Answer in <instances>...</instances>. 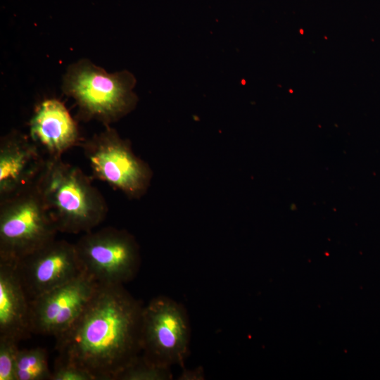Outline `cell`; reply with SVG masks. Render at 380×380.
Returning a JSON list of instances; mask_svg holds the SVG:
<instances>
[{"label": "cell", "instance_id": "e0dca14e", "mask_svg": "<svg viewBox=\"0 0 380 380\" xmlns=\"http://www.w3.org/2000/svg\"><path fill=\"white\" fill-rule=\"evenodd\" d=\"M178 379L180 380H201L204 379V372L202 367L194 369H183Z\"/></svg>", "mask_w": 380, "mask_h": 380}, {"label": "cell", "instance_id": "4fadbf2b", "mask_svg": "<svg viewBox=\"0 0 380 380\" xmlns=\"http://www.w3.org/2000/svg\"><path fill=\"white\" fill-rule=\"evenodd\" d=\"M47 351L40 347L19 349L15 368V380H51Z\"/></svg>", "mask_w": 380, "mask_h": 380}, {"label": "cell", "instance_id": "30bf717a", "mask_svg": "<svg viewBox=\"0 0 380 380\" xmlns=\"http://www.w3.org/2000/svg\"><path fill=\"white\" fill-rule=\"evenodd\" d=\"M47 158L27 135L13 130L0 141V202L37 186Z\"/></svg>", "mask_w": 380, "mask_h": 380}, {"label": "cell", "instance_id": "6da1fadb", "mask_svg": "<svg viewBox=\"0 0 380 380\" xmlns=\"http://www.w3.org/2000/svg\"><path fill=\"white\" fill-rule=\"evenodd\" d=\"M143 307L123 285L99 284L73 324L56 338V359L94 380H115L141 353Z\"/></svg>", "mask_w": 380, "mask_h": 380}, {"label": "cell", "instance_id": "52a82bcc", "mask_svg": "<svg viewBox=\"0 0 380 380\" xmlns=\"http://www.w3.org/2000/svg\"><path fill=\"white\" fill-rule=\"evenodd\" d=\"M75 246L84 271L99 284L124 285L139 271V246L125 230L110 227L91 230Z\"/></svg>", "mask_w": 380, "mask_h": 380}, {"label": "cell", "instance_id": "9c48e42d", "mask_svg": "<svg viewBox=\"0 0 380 380\" xmlns=\"http://www.w3.org/2000/svg\"><path fill=\"white\" fill-rule=\"evenodd\" d=\"M13 264L30 300L84 272L75 243L56 239Z\"/></svg>", "mask_w": 380, "mask_h": 380}, {"label": "cell", "instance_id": "5b68a950", "mask_svg": "<svg viewBox=\"0 0 380 380\" xmlns=\"http://www.w3.org/2000/svg\"><path fill=\"white\" fill-rule=\"evenodd\" d=\"M93 176L130 198L148 189L150 167L132 151L130 144L110 126L82 144Z\"/></svg>", "mask_w": 380, "mask_h": 380}, {"label": "cell", "instance_id": "5bb4252c", "mask_svg": "<svg viewBox=\"0 0 380 380\" xmlns=\"http://www.w3.org/2000/svg\"><path fill=\"white\" fill-rule=\"evenodd\" d=\"M170 367L156 365L138 356L117 376L115 380H170Z\"/></svg>", "mask_w": 380, "mask_h": 380}, {"label": "cell", "instance_id": "277c9868", "mask_svg": "<svg viewBox=\"0 0 380 380\" xmlns=\"http://www.w3.org/2000/svg\"><path fill=\"white\" fill-rule=\"evenodd\" d=\"M58 232L37 186L0 202V261L15 263Z\"/></svg>", "mask_w": 380, "mask_h": 380}, {"label": "cell", "instance_id": "2e32d148", "mask_svg": "<svg viewBox=\"0 0 380 380\" xmlns=\"http://www.w3.org/2000/svg\"><path fill=\"white\" fill-rule=\"evenodd\" d=\"M51 380H94L85 370L56 359Z\"/></svg>", "mask_w": 380, "mask_h": 380}, {"label": "cell", "instance_id": "8992f818", "mask_svg": "<svg viewBox=\"0 0 380 380\" xmlns=\"http://www.w3.org/2000/svg\"><path fill=\"white\" fill-rule=\"evenodd\" d=\"M190 338L189 319L182 305L159 296L143 307L141 345L146 360L161 366L183 367Z\"/></svg>", "mask_w": 380, "mask_h": 380}, {"label": "cell", "instance_id": "8fae6325", "mask_svg": "<svg viewBox=\"0 0 380 380\" xmlns=\"http://www.w3.org/2000/svg\"><path fill=\"white\" fill-rule=\"evenodd\" d=\"M30 138L47 158H61L80 141L76 121L56 99L37 106L30 121Z\"/></svg>", "mask_w": 380, "mask_h": 380}, {"label": "cell", "instance_id": "7a4b0ae2", "mask_svg": "<svg viewBox=\"0 0 380 380\" xmlns=\"http://www.w3.org/2000/svg\"><path fill=\"white\" fill-rule=\"evenodd\" d=\"M37 187L58 232L84 234L107 215L106 202L89 178L61 158H47Z\"/></svg>", "mask_w": 380, "mask_h": 380}, {"label": "cell", "instance_id": "9a60e30c", "mask_svg": "<svg viewBox=\"0 0 380 380\" xmlns=\"http://www.w3.org/2000/svg\"><path fill=\"white\" fill-rule=\"evenodd\" d=\"M19 349L18 342L0 337V380H15V368Z\"/></svg>", "mask_w": 380, "mask_h": 380}, {"label": "cell", "instance_id": "7c38bea8", "mask_svg": "<svg viewBox=\"0 0 380 380\" xmlns=\"http://www.w3.org/2000/svg\"><path fill=\"white\" fill-rule=\"evenodd\" d=\"M31 334L30 299L14 264L0 261V337L18 343Z\"/></svg>", "mask_w": 380, "mask_h": 380}, {"label": "cell", "instance_id": "3957f363", "mask_svg": "<svg viewBox=\"0 0 380 380\" xmlns=\"http://www.w3.org/2000/svg\"><path fill=\"white\" fill-rule=\"evenodd\" d=\"M135 84L134 76L127 70L108 73L89 60L81 59L68 67L62 89L75 101L78 119L97 120L107 127L135 108Z\"/></svg>", "mask_w": 380, "mask_h": 380}, {"label": "cell", "instance_id": "ba28073f", "mask_svg": "<svg viewBox=\"0 0 380 380\" xmlns=\"http://www.w3.org/2000/svg\"><path fill=\"white\" fill-rule=\"evenodd\" d=\"M99 284L84 272L71 281L30 300L31 333L55 338L60 336L79 317Z\"/></svg>", "mask_w": 380, "mask_h": 380}]
</instances>
